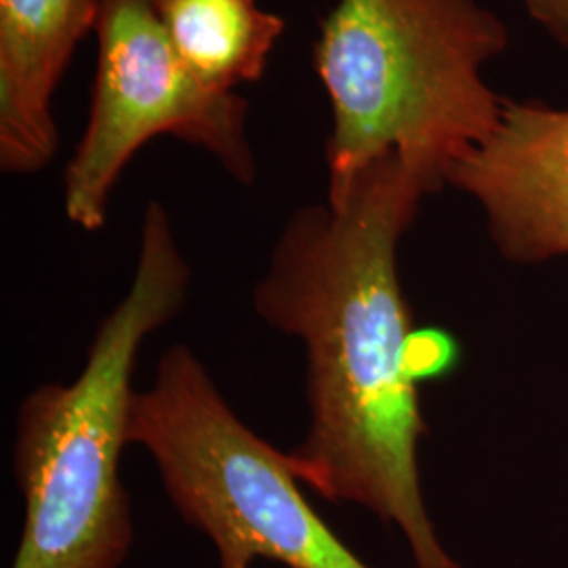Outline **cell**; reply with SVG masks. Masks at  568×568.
Here are the masks:
<instances>
[{"mask_svg": "<svg viewBox=\"0 0 568 568\" xmlns=\"http://www.w3.org/2000/svg\"><path fill=\"white\" fill-rule=\"evenodd\" d=\"M448 185L483 206L504 255H568V108L506 98L495 131L453 169Z\"/></svg>", "mask_w": 568, "mask_h": 568, "instance_id": "6", "label": "cell"}, {"mask_svg": "<svg viewBox=\"0 0 568 568\" xmlns=\"http://www.w3.org/2000/svg\"><path fill=\"white\" fill-rule=\"evenodd\" d=\"M528 16L568 49V0H523Z\"/></svg>", "mask_w": 568, "mask_h": 568, "instance_id": "10", "label": "cell"}, {"mask_svg": "<svg viewBox=\"0 0 568 568\" xmlns=\"http://www.w3.org/2000/svg\"><path fill=\"white\" fill-rule=\"evenodd\" d=\"M103 0H0V166L39 173L53 161L51 100Z\"/></svg>", "mask_w": 568, "mask_h": 568, "instance_id": "7", "label": "cell"}, {"mask_svg": "<svg viewBox=\"0 0 568 568\" xmlns=\"http://www.w3.org/2000/svg\"><path fill=\"white\" fill-rule=\"evenodd\" d=\"M457 361V345L440 331L410 333L406 344V371L419 382L447 373Z\"/></svg>", "mask_w": 568, "mask_h": 568, "instance_id": "9", "label": "cell"}, {"mask_svg": "<svg viewBox=\"0 0 568 568\" xmlns=\"http://www.w3.org/2000/svg\"><path fill=\"white\" fill-rule=\"evenodd\" d=\"M129 443L152 457L187 527L215 546L220 568H371L307 504L286 453L225 400L203 361L171 345L135 392Z\"/></svg>", "mask_w": 568, "mask_h": 568, "instance_id": "4", "label": "cell"}, {"mask_svg": "<svg viewBox=\"0 0 568 568\" xmlns=\"http://www.w3.org/2000/svg\"><path fill=\"white\" fill-rule=\"evenodd\" d=\"M95 32L91 114L63 180L72 224L100 230L122 171L161 135L201 148L236 182H255L248 105L234 91L204 84L183 63L154 0H103Z\"/></svg>", "mask_w": 568, "mask_h": 568, "instance_id": "5", "label": "cell"}, {"mask_svg": "<svg viewBox=\"0 0 568 568\" xmlns=\"http://www.w3.org/2000/svg\"><path fill=\"white\" fill-rule=\"evenodd\" d=\"M426 194L389 154L342 201L305 204L274 244L253 305L304 345L310 422L286 453L300 485L400 528L415 567L462 568L427 514L417 466L426 424L406 371L398 244Z\"/></svg>", "mask_w": 568, "mask_h": 568, "instance_id": "1", "label": "cell"}, {"mask_svg": "<svg viewBox=\"0 0 568 568\" xmlns=\"http://www.w3.org/2000/svg\"><path fill=\"white\" fill-rule=\"evenodd\" d=\"M183 63L209 87L234 91L260 81L283 37L281 16L257 0H154Z\"/></svg>", "mask_w": 568, "mask_h": 568, "instance_id": "8", "label": "cell"}, {"mask_svg": "<svg viewBox=\"0 0 568 568\" xmlns=\"http://www.w3.org/2000/svg\"><path fill=\"white\" fill-rule=\"evenodd\" d=\"M190 278L166 209L148 204L133 283L98 326L81 375L37 387L21 405L13 466L23 528L11 568L126 562L135 530L121 457L135 365L148 337L180 314Z\"/></svg>", "mask_w": 568, "mask_h": 568, "instance_id": "3", "label": "cell"}, {"mask_svg": "<svg viewBox=\"0 0 568 568\" xmlns=\"http://www.w3.org/2000/svg\"><path fill=\"white\" fill-rule=\"evenodd\" d=\"M508 28L480 0H337L314 42L331 105L328 203L384 156L429 192L495 131L506 98L483 70Z\"/></svg>", "mask_w": 568, "mask_h": 568, "instance_id": "2", "label": "cell"}]
</instances>
